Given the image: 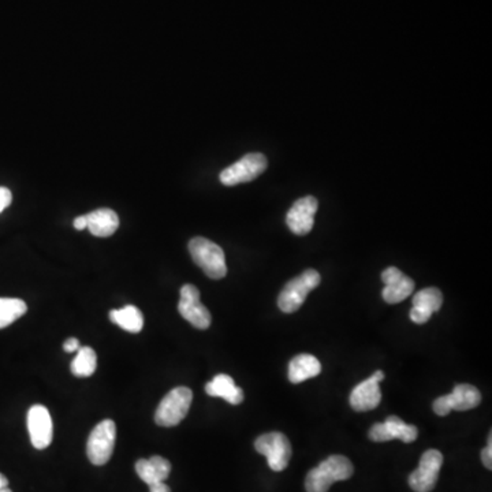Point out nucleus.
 <instances>
[{
	"label": "nucleus",
	"instance_id": "obj_1",
	"mask_svg": "<svg viewBox=\"0 0 492 492\" xmlns=\"http://www.w3.org/2000/svg\"><path fill=\"white\" fill-rule=\"evenodd\" d=\"M353 473V463L349 458L331 455L308 473L305 488L307 492H327L335 481L348 480Z\"/></svg>",
	"mask_w": 492,
	"mask_h": 492
},
{
	"label": "nucleus",
	"instance_id": "obj_2",
	"mask_svg": "<svg viewBox=\"0 0 492 492\" xmlns=\"http://www.w3.org/2000/svg\"><path fill=\"white\" fill-rule=\"evenodd\" d=\"M189 253L194 263L211 279H222L227 276L226 256L217 243L204 237L189 241Z\"/></svg>",
	"mask_w": 492,
	"mask_h": 492
},
{
	"label": "nucleus",
	"instance_id": "obj_3",
	"mask_svg": "<svg viewBox=\"0 0 492 492\" xmlns=\"http://www.w3.org/2000/svg\"><path fill=\"white\" fill-rule=\"evenodd\" d=\"M322 276L316 269H307L301 276L287 282L278 297V307L282 312L294 313L302 307L308 294L320 284Z\"/></svg>",
	"mask_w": 492,
	"mask_h": 492
},
{
	"label": "nucleus",
	"instance_id": "obj_4",
	"mask_svg": "<svg viewBox=\"0 0 492 492\" xmlns=\"http://www.w3.org/2000/svg\"><path fill=\"white\" fill-rule=\"evenodd\" d=\"M193 401V393L188 387H177L165 394L155 411V423L160 427H175L185 419Z\"/></svg>",
	"mask_w": 492,
	"mask_h": 492
},
{
	"label": "nucleus",
	"instance_id": "obj_5",
	"mask_svg": "<svg viewBox=\"0 0 492 492\" xmlns=\"http://www.w3.org/2000/svg\"><path fill=\"white\" fill-rule=\"evenodd\" d=\"M256 452L267 458V463L274 472H282L292 458V445L286 435L281 432H268L255 440Z\"/></svg>",
	"mask_w": 492,
	"mask_h": 492
},
{
	"label": "nucleus",
	"instance_id": "obj_6",
	"mask_svg": "<svg viewBox=\"0 0 492 492\" xmlns=\"http://www.w3.org/2000/svg\"><path fill=\"white\" fill-rule=\"evenodd\" d=\"M268 167L267 157L259 152L245 155L238 162L233 163L229 167L220 173V182L225 186H235L240 183L250 182L260 177Z\"/></svg>",
	"mask_w": 492,
	"mask_h": 492
},
{
	"label": "nucleus",
	"instance_id": "obj_7",
	"mask_svg": "<svg viewBox=\"0 0 492 492\" xmlns=\"http://www.w3.org/2000/svg\"><path fill=\"white\" fill-rule=\"evenodd\" d=\"M116 426L107 419L98 423L90 432L87 443V454L93 465L102 466L110 461L115 446Z\"/></svg>",
	"mask_w": 492,
	"mask_h": 492
},
{
	"label": "nucleus",
	"instance_id": "obj_8",
	"mask_svg": "<svg viewBox=\"0 0 492 492\" xmlns=\"http://www.w3.org/2000/svg\"><path fill=\"white\" fill-rule=\"evenodd\" d=\"M443 465V455L439 450H427L420 458L417 470L409 476V486L414 492H431L437 486L440 470Z\"/></svg>",
	"mask_w": 492,
	"mask_h": 492
},
{
	"label": "nucleus",
	"instance_id": "obj_9",
	"mask_svg": "<svg viewBox=\"0 0 492 492\" xmlns=\"http://www.w3.org/2000/svg\"><path fill=\"white\" fill-rule=\"evenodd\" d=\"M481 403V394L479 388L472 385L455 386L452 394L437 398L434 403V411L437 416H447L452 411H471L478 408Z\"/></svg>",
	"mask_w": 492,
	"mask_h": 492
},
{
	"label": "nucleus",
	"instance_id": "obj_10",
	"mask_svg": "<svg viewBox=\"0 0 492 492\" xmlns=\"http://www.w3.org/2000/svg\"><path fill=\"white\" fill-rule=\"evenodd\" d=\"M178 310L186 322L199 330H207L211 326V313L201 304L200 292L194 284H183Z\"/></svg>",
	"mask_w": 492,
	"mask_h": 492
},
{
	"label": "nucleus",
	"instance_id": "obj_11",
	"mask_svg": "<svg viewBox=\"0 0 492 492\" xmlns=\"http://www.w3.org/2000/svg\"><path fill=\"white\" fill-rule=\"evenodd\" d=\"M28 431L30 442L38 450H44L53 443V419L48 409L43 405H35L28 411Z\"/></svg>",
	"mask_w": 492,
	"mask_h": 492
},
{
	"label": "nucleus",
	"instance_id": "obj_12",
	"mask_svg": "<svg viewBox=\"0 0 492 492\" xmlns=\"http://www.w3.org/2000/svg\"><path fill=\"white\" fill-rule=\"evenodd\" d=\"M368 435L372 442L382 443L400 439L403 443H411L419 437V429L416 426L406 424L398 416H388L385 423L374 424Z\"/></svg>",
	"mask_w": 492,
	"mask_h": 492
},
{
	"label": "nucleus",
	"instance_id": "obj_13",
	"mask_svg": "<svg viewBox=\"0 0 492 492\" xmlns=\"http://www.w3.org/2000/svg\"><path fill=\"white\" fill-rule=\"evenodd\" d=\"M318 203L313 196L302 197L293 204L286 215V224L295 235H307L315 225Z\"/></svg>",
	"mask_w": 492,
	"mask_h": 492
},
{
	"label": "nucleus",
	"instance_id": "obj_14",
	"mask_svg": "<svg viewBox=\"0 0 492 492\" xmlns=\"http://www.w3.org/2000/svg\"><path fill=\"white\" fill-rule=\"evenodd\" d=\"M385 284L382 295L387 304H400L413 293L414 281L406 276L397 267H388L382 273Z\"/></svg>",
	"mask_w": 492,
	"mask_h": 492
},
{
	"label": "nucleus",
	"instance_id": "obj_15",
	"mask_svg": "<svg viewBox=\"0 0 492 492\" xmlns=\"http://www.w3.org/2000/svg\"><path fill=\"white\" fill-rule=\"evenodd\" d=\"M385 379L383 371H377L369 379L357 385L351 394V406L356 411H374L382 401L379 383Z\"/></svg>",
	"mask_w": 492,
	"mask_h": 492
},
{
	"label": "nucleus",
	"instance_id": "obj_16",
	"mask_svg": "<svg viewBox=\"0 0 492 492\" xmlns=\"http://www.w3.org/2000/svg\"><path fill=\"white\" fill-rule=\"evenodd\" d=\"M136 472L145 484H154L157 481L167 480L171 472V463L160 455L139 460L136 462Z\"/></svg>",
	"mask_w": 492,
	"mask_h": 492
},
{
	"label": "nucleus",
	"instance_id": "obj_17",
	"mask_svg": "<svg viewBox=\"0 0 492 492\" xmlns=\"http://www.w3.org/2000/svg\"><path fill=\"white\" fill-rule=\"evenodd\" d=\"M88 230L95 237H111L118 230L119 217L110 208H98L87 215Z\"/></svg>",
	"mask_w": 492,
	"mask_h": 492
},
{
	"label": "nucleus",
	"instance_id": "obj_18",
	"mask_svg": "<svg viewBox=\"0 0 492 492\" xmlns=\"http://www.w3.org/2000/svg\"><path fill=\"white\" fill-rule=\"evenodd\" d=\"M206 393L209 397L224 398L232 405H240L243 401L242 388L235 386L234 380L229 375H216L211 382L207 383Z\"/></svg>",
	"mask_w": 492,
	"mask_h": 492
},
{
	"label": "nucleus",
	"instance_id": "obj_19",
	"mask_svg": "<svg viewBox=\"0 0 492 492\" xmlns=\"http://www.w3.org/2000/svg\"><path fill=\"white\" fill-rule=\"evenodd\" d=\"M322 372V364L312 354H300L289 362V380L294 385L312 379Z\"/></svg>",
	"mask_w": 492,
	"mask_h": 492
},
{
	"label": "nucleus",
	"instance_id": "obj_20",
	"mask_svg": "<svg viewBox=\"0 0 492 492\" xmlns=\"http://www.w3.org/2000/svg\"><path fill=\"white\" fill-rule=\"evenodd\" d=\"M110 320L114 325L119 326L122 330L137 334L144 327V316L141 310L134 305H126L121 310H114L110 312Z\"/></svg>",
	"mask_w": 492,
	"mask_h": 492
},
{
	"label": "nucleus",
	"instance_id": "obj_21",
	"mask_svg": "<svg viewBox=\"0 0 492 492\" xmlns=\"http://www.w3.org/2000/svg\"><path fill=\"white\" fill-rule=\"evenodd\" d=\"M98 367V356L92 348H80L77 356L72 361V372L77 377H89L95 374Z\"/></svg>",
	"mask_w": 492,
	"mask_h": 492
},
{
	"label": "nucleus",
	"instance_id": "obj_22",
	"mask_svg": "<svg viewBox=\"0 0 492 492\" xmlns=\"http://www.w3.org/2000/svg\"><path fill=\"white\" fill-rule=\"evenodd\" d=\"M28 312L27 302L20 299H0V330L9 327Z\"/></svg>",
	"mask_w": 492,
	"mask_h": 492
},
{
	"label": "nucleus",
	"instance_id": "obj_23",
	"mask_svg": "<svg viewBox=\"0 0 492 492\" xmlns=\"http://www.w3.org/2000/svg\"><path fill=\"white\" fill-rule=\"evenodd\" d=\"M443 305V294L437 287H427L414 294L413 307L424 310V312L432 313L437 312Z\"/></svg>",
	"mask_w": 492,
	"mask_h": 492
},
{
	"label": "nucleus",
	"instance_id": "obj_24",
	"mask_svg": "<svg viewBox=\"0 0 492 492\" xmlns=\"http://www.w3.org/2000/svg\"><path fill=\"white\" fill-rule=\"evenodd\" d=\"M481 460H483V465L487 470H492V434L489 432L488 445L486 449L481 452Z\"/></svg>",
	"mask_w": 492,
	"mask_h": 492
},
{
	"label": "nucleus",
	"instance_id": "obj_25",
	"mask_svg": "<svg viewBox=\"0 0 492 492\" xmlns=\"http://www.w3.org/2000/svg\"><path fill=\"white\" fill-rule=\"evenodd\" d=\"M13 194L10 189L0 186V214L12 204Z\"/></svg>",
	"mask_w": 492,
	"mask_h": 492
},
{
	"label": "nucleus",
	"instance_id": "obj_26",
	"mask_svg": "<svg viewBox=\"0 0 492 492\" xmlns=\"http://www.w3.org/2000/svg\"><path fill=\"white\" fill-rule=\"evenodd\" d=\"M80 348H81V344H80L79 339L77 338H69L64 341V351L66 352V353H74V352L79 351Z\"/></svg>",
	"mask_w": 492,
	"mask_h": 492
},
{
	"label": "nucleus",
	"instance_id": "obj_27",
	"mask_svg": "<svg viewBox=\"0 0 492 492\" xmlns=\"http://www.w3.org/2000/svg\"><path fill=\"white\" fill-rule=\"evenodd\" d=\"M149 491L151 492H171L170 487L165 481H157V483L149 484Z\"/></svg>",
	"mask_w": 492,
	"mask_h": 492
},
{
	"label": "nucleus",
	"instance_id": "obj_28",
	"mask_svg": "<svg viewBox=\"0 0 492 492\" xmlns=\"http://www.w3.org/2000/svg\"><path fill=\"white\" fill-rule=\"evenodd\" d=\"M74 229L80 230V232H81V230L88 229L87 215H82V216H79L74 219Z\"/></svg>",
	"mask_w": 492,
	"mask_h": 492
},
{
	"label": "nucleus",
	"instance_id": "obj_29",
	"mask_svg": "<svg viewBox=\"0 0 492 492\" xmlns=\"http://www.w3.org/2000/svg\"><path fill=\"white\" fill-rule=\"evenodd\" d=\"M4 487H9V480L4 473H0V488H4Z\"/></svg>",
	"mask_w": 492,
	"mask_h": 492
},
{
	"label": "nucleus",
	"instance_id": "obj_30",
	"mask_svg": "<svg viewBox=\"0 0 492 492\" xmlns=\"http://www.w3.org/2000/svg\"><path fill=\"white\" fill-rule=\"evenodd\" d=\"M0 492H13L9 487H4V488H0Z\"/></svg>",
	"mask_w": 492,
	"mask_h": 492
}]
</instances>
